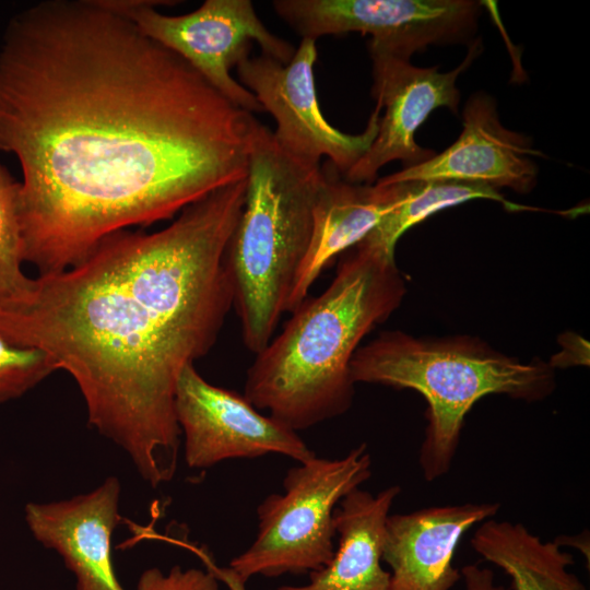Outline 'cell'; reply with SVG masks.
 I'll return each mask as SVG.
<instances>
[{
    "mask_svg": "<svg viewBox=\"0 0 590 590\" xmlns=\"http://www.w3.org/2000/svg\"><path fill=\"white\" fill-rule=\"evenodd\" d=\"M57 370L43 350L19 346L0 335V402L23 396Z\"/></svg>",
    "mask_w": 590,
    "mask_h": 590,
    "instance_id": "20",
    "label": "cell"
},
{
    "mask_svg": "<svg viewBox=\"0 0 590 590\" xmlns=\"http://www.w3.org/2000/svg\"><path fill=\"white\" fill-rule=\"evenodd\" d=\"M175 414L191 469L272 453L297 463L316 456L297 432L262 414L244 394L210 384L193 364L177 381Z\"/></svg>",
    "mask_w": 590,
    "mask_h": 590,
    "instance_id": "10",
    "label": "cell"
},
{
    "mask_svg": "<svg viewBox=\"0 0 590 590\" xmlns=\"http://www.w3.org/2000/svg\"><path fill=\"white\" fill-rule=\"evenodd\" d=\"M321 167V166H320ZM320 168L287 156L258 122L249 154L245 203L225 263L245 346L260 352L272 339L306 253Z\"/></svg>",
    "mask_w": 590,
    "mask_h": 590,
    "instance_id": "4",
    "label": "cell"
},
{
    "mask_svg": "<svg viewBox=\"0 0 590 590\" xmlns=\"http://www.w3.org/2000/svg\"><path fill=\"white\" fill-rule=\"evenodd\" d=\"M370 475L366 444L340 459L315 456L288 469L283 493L268 495L257 507L253 542L228 567L244 582L255 576L274 578L320 569L335 550V508Z\"/></svg>",
    "mask_w": 590,
    "mask_h": 590,
    "instance_id": "6",
    "label": "cell"
},
{
    "mask_svg": "<svg viewBox=\"0 0 590 590\" xmlns=\"http://www.w3.org/2000/svg\"><path fill=\"white\" fill-rule=\"evenodd\" d=\"M137 590H220V581L208 569L174 566L164 574L152 567L141 574Z\"/></svg>",
    "mask_w": 590,
    "mask_h": 590,
    "instance_id": "21",
    "label": "cell"
},
{
    "mask_svg": "<svg viewBox=\"0 0 590 590\" xmlns=\"http://www.w3.org/2000/svg\"><path fill=\"white\" fill-rule=\"evenodd\" d=\"M133 22L149 38L174 51L213 87L248 113H263L257 98L231 75V69L250 56L256 42L261 54L287 63L295 47L271 33L249 0H205L181 15L161 13L172 1L104 0Z\"/></svg>",
    "mask_w": 590,
    "mask_h": 590,
    "instance_id": "7",
    "label": "cell"
},
{
    "mask_svg": "<svg viewBox=\"0 0 590 590\" xmlns=\"http://www.w3.org/2000/svg\"><path fill=\"white\" fill-rule=\"evenodd\" d=\"M317 56L316 40L309 38H302L287 63L263 54L248 56L236 66L238 82L273 117V139L287 156L311 169L320 168L327 157L343 176L373 143L381 109L376 105L358 134L331 126L318 104Z\"/></svg>",
    "mask_w": 590,
    "mask_h": 590,
    "instance_id": "8",
    "label": "cell"
},
{
    "mask_svg": "<svg viewBox=\"0 0 590 590\" xmlns=\"http://www.w3.org/2000/svg\"><path fill=\"white\" fill-rule=\"evenodd\" d=\"M246 184L215 189L157 232L109 234L75 266L38 275L24 298L0 305V335L68 371L90 425L153 488L177 470L179 376L209 353L233 307L225 253Z\"/></svg>",
    "mask_w": 590,
    "mask_h": 590,
    "instance_id": "2",
    "label": "cell"
},
{
    "mask_svg": "<svg viewBox=\"0 0 590 590\" xmlns=\"http://www.w3.org/2000/svg\"><path fill=\"white\" fill-rule=\"evenodd\" d=\"M401 488L392 485L373 495L356 488L334 510L339 544L332 558L309 573L300 586L269 590H391L390 573L382 567V543L391 506Z\"/></svg>",
    "mask_w": 590,
    "mask_h": 590,
    "instance_id": "16",
    "label": "cell"
},
{
    "mask_svg": "<svg viewBox=\"0 0 590 590\" xmlns=\"http://www.w3.org/2000/svg\"><path fill=\"white\" fill-rule=\"evenodd\" d=\"M402 182L396 205L358 244L382 255L394 257L399 238L432 214L473 199H489L509 204L496 189L483 184L447 180H410Z\"/></svg>",
    "mask_w": 590,
    "mask_h": 590,
    "instance_id": "18",
    "label": "cell"
},
{
    "mask_svg": "<svg viewBox=\"0 0 590 590\" xmlns=\"http://www.w3.org/2000/svg\"><path fill=\"white\" fill-rule=\"evenodd\" d=\"M462 118V132L448 149L376 181L447 180L530 191L538 175L531 157L541 153L527 137L502 125L496 102L477 93L467 102Z\"/></svg>",
    "mask_w": 590,
    "mask_h": 590,
    "instance_id": "12",
    "label": "cell"
},
{
    "mask_svg": "<svg viewBox=\"0 0 590 590\" xmlns=\"http://www.w3.org/2000/svg\"><path fill=\"white\" fill-rule=\"evenodd\" d=\"M471 545L510 576L514 590H586L568 570L573 555L562 551L556 541H541L521 523L485 520Z\"/></svg>",
    "mask_w": 590,
    "mask_h": 590,
    "instance_id": "17",
    "label": "cell"
},
{
    "mask_svg": "<svg viewBox=\"0 0 590 590\" xmlns=\"http://www.w3.org/2000/svg\"><path fill=\"white\" fill-rule=\"evenodd\" d=\"M402 182L355 184L326 161L312 206L309 244L295 275L286 312L306 297L328 263L362 241L399 201Z\"/></svg>",
    "mask_w": 590,
    "mask_h": 590,
    "instance_id": "15",
    "label": "cell"
},
{
    "mask_svg": "<svg viewBox=\"0 0 590 590\" xmlns=\"http://www.w3.org/2000/svg\"><path fill=\"white\" fill-rule=\"evenodd\" d=\"M120 492L119 480L110 476L90 493L25 506L31 533L61 556L75 576V590H125L111 555Z\"/></svg>",
    "mask_w": 590,
    "mask_h": 590,
    "instance_id": "13",
    "label": "cell"
},
{
    "mask_svg": "<svg viewBox=\"0 0 590 590\" xmlns=\"http://www.w3.org/2000/svg\"><path fill=\"white\" fill-rule=\"evenodd\" d=\"M354 384L409 388L427 401V426L418 462L426 481L446 474L464 417L487 394L541 400L554 388L551 366L523 364L469 339H417L382 332L359 346L350 365Z\"/></svg>",
    "mask_w": 590,
    "mask_h": 590,
    "instance_id": "5",
    "label": "cell"
},
{
    "mask_svg": "<svg viewBox=\"0 0 590 590\" xmlns=\"http://www.w3.org/2000/svg\"><path fill=\"white\" fill-rule=\"evenodd\" d=\"M404 294L394 257L357 244L328 287L306 297L256 353L244 396L295 432L342 415L353 402L350 365L361 341Z\"/></svg>",
    "mask_w": 590,
    "mask_h": 590,
    "instance_id": "3",
    "label": "cell"
},
{
    "mask_svg": "<svg viewBox=\"0 0 590 590\" xmlns=\"http://www.w3.org/2000/svg\"><path fill=\"white\" fill-rule=\"evenodd\" d=\"M258 120L104 0H46L0 46V151L39 275L247 177Z\"/></svg>",
    "mask_w": 590,
    "mask_h": 590,
    "instance_id": "1",
    "label": "cell"
},
{
    "mask_svg": "<svg viewBox=\"0 0 590 590\" xmlns=\"http://www.w3.org/2000/svg\"><path fill=\"white\" fill-rule=\"evenodd\" d=\"M20 181L0 163V305L24 298L33 279L22 271L23 237L19 215Z\"/></svg>",
    "mask_w": 590,
    "mask_h": 590,
    "instance_id": "19",
    "label": "cell"
},
{
    "mask_svg": "<svg viewBox=\"0 0 590 590\" xmlns=\"http://www.w3.org/2000/svg\"><path fill=\"white\" fill-rule=\"evenodd\" d=\"M272 5L302 38L369 34L368 44L406 60L428 45L465 39L481 9L470 0H274Z\"/></svg>",
    "mask_w": 590,
    "mask_h": 590,
    "instance_id": "9",
    "label": "cell"
},
{
    "mask_svg": "<svg viewBox=\"0 0 590 590\" xmlns=\"http://www.w3.org/2000/svg\"><path fill=\"white\" fill-rule=\"evenodd\" d=\"M499 507L469 503L389 515L381 559L390 568L391 590H450L461 577L452 565L460 539Z\"/></svg>",
    "mask_w": 590,
    "mask_h": 590,
    "instance_id": "14",
    "label": "cell"
},
{
    "mask_svg": "<svg viewBox=\"0 0 590 590\" xmlns=\"http://www.w3.org/2000/svg\"><path fill=\"white\" fill-rule=\"evenodd\" d=\"M467 590H505L494 582V574L488 568L467 565L461 569Z\"/></svg>",
    "mask_w": 590,
    "mask_h": 590,
    "instance_id": "22",
    "label": "cell"
},
{
    "mask_svg": "<svg viewBox=\"0 0 590 590\" xmlns=\"http://www.w3.org/2000/svg\"><path fill=\"white\" fill-rule=\"evenodd\" d=\"M475 48L470 49L458 68L440 72L438 67H415L410 60L368 44L373 62L371 94L385 114L379 117L378 131L369 149L343 178L370 185L377 180L378 170L390 162L401 161L405 167H411L433 157L434 151L416 143L415 131L438 107L457 113L460 93L456 82L472 61Z\"/></svg>",
    "mask_w": 590,
    "mask_h": 590,
    "instance_id": "11",
    "label": "cell"
},
{
    "mask_svg": "<svg viewBox=\"0 0 590 590\" xmlns=\"http://www.w3.org/2000/svg\"><path fill=\"white\" fill-rule=\"evenodd\" d=\"M196 555L202 560L205 569L210 570L220 582L228 588V590H247L246 582H244L228 566H217L205 550L200 547Z\"/></svg>",
    "mask_w": 590,
    "mask_h": 590,
    "instance_id": "23",
    "label": "cell"
}]
</instances>
